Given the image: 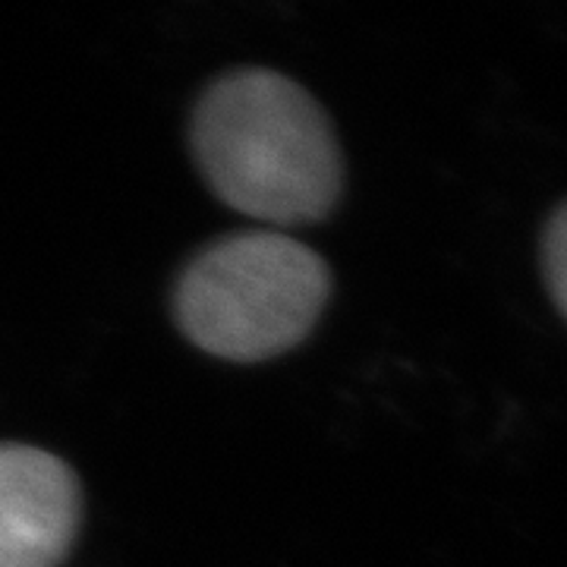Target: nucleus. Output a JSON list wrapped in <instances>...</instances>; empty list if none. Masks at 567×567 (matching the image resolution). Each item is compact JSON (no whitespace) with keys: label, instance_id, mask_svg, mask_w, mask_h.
I'll list each match as a JSON object with an SVG mask.
<instances>
[{"label":"nucleus","instance_id":"obj_1","mask_svg":"<svg viewBox=\"0 0 567 567\" xmlns=\"http://www.w3.org/2000/svg\"><path fill=\"white\" fill-rule=\"evenodd\" d=\"M208 189L252 221L303 227L334 212L344 158L334 126L303 85L237 70L205 89L189 123Z\"/></svg>","mask_w":567,"mask_h":567},{"label":"nucleus","instance_id":"obj_2","mask_svg":"<svg viewBox=\"0 0 567 567\" xmlns=\"http://www.w3.org/2000/svg\"><path fill=\"white\" fill-rule=\"evenodd\" d=\"M328 300L331 271L316 249L284 230H244L183 268L174 319L205 353L262 363L303 344Z\"/></svg>","mask_w":567,"mask_h":567},{"label":"nucleus","instance_id":"obj_3","mask_svg":"<svg viewBox=\"0 0 567 567\" xmlns=\"http://www.w3.org/2000/svg\"><path fill=\"white\" fill-rule=\"evenodd\" d=\"M80 520V480L58 454L0 445V567H61Z\"/></svg>","mask_w":567,"mask_h":567},{"label":"nucleus","instance_id":"obj_4","mask_svg":"<svg viewBox=\"0 0 567 567\" xmlns=\"http://www.w3.org/2000/svg\"><path fill=\"white\" fill-rule=\"evenodd\" d=\"M543 281L567 322V203L551 212L543 230Z\"/></svg>","mask_w":567,"mask_h":567}]
</instances>
